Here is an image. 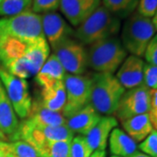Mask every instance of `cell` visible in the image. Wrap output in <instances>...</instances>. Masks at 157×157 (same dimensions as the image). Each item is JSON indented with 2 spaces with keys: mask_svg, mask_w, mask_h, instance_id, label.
Instances as JSON below:
<instances>
[{
  "mask_svg": "<svg viewBox=\"0 0 157 157\" xmlns=\"http://www.w3.org/2000/svg\"><path fill=\"white\" fill-rule=\"evenodd\" d=\"M152 24H153V25H154V27L155 29V31H157V10L155 11V14L154 15V17L151 19Z\"/></svg>",
  "mask_w": 157,
  "mask_h": 157,
  "instance_id": "e575fe53",
  "label": "cell"
},
{
  "mask_svg": "<svg viewBox=\"0 0 157 157\" xmlns=\"http://www.w3.org/2000/svg\"><path fill=\"white\" fill-rule=\"evenodd\" d=\"M0 35L25 41H34L45 38L41 15L29 9L12 17H2L0 18Z\"/></svg>",
  "mask_w": 157,
  "mask_h": 157,
  "instance_id": "5b68a950",
  "label": "cell"
},
{
  "mask_svg": "<svg viewBox=\"0 0 157 157\" xmlns=\"http://www.w3.org/2000/svg\"><path fill=\"white\" fill-rule=\"evenodd\" d=\"M33 123L42 127H57L67 125V119L61 113L51 111L41 103L40 100H36L32 103L28 117L25 118Z\"/></svg>",
  "mask_w": 157,
  "mask_h": 157,
  "instance_id": "2e32d148",
  "label": "cell"
},
{
  "mask_svg": "<svg viewBox=\"0 0 157 157\" xmlns=\"http://www.w3.org/2000/svg\"><path fill=\"white\" fill-rule=\"evenodd\" d=\"M157 10V0H139L137 6V13L142 17H154Z\"/></svg>",
  "mask_w": 157,
  "mask_h": 157,
  "instance_id": "f1b7e54d",
  "label": "cell"
},
{
  "mask_svg": "<svg viewBox=\"0 0 157 157\" xmlns=\"http://www.w3.org/2000/svg\"><path fill=\"white\" fill-rule=\"evenodd\" d=\"M156 131H157V130H156Z\"/></svg>",
  "mask_w": 157,
  "mask_h": 157,
  "instance_id": "ab89813d",
  "label": "cell"
},
{
  "mask_svg": "<svg viewBox=\"0 0 157 157\" xmlns=\"http://www.w3.org/2000/svg\"><path fill=\"white\" fill-rule=\"evenodd\" d=\"M121 30V19L103 6H100L74 32L82 45H92L97 41L116 37Z\"/></svg>",
  "mask_w": 157,
  "mask_h": 157,
  "instance_id": "6da1fadb",
  "label": "cell"
},
{
  "mask_svg": "<svg viewBox=\"0 0 157 157\" xmlns=\"http://www.w3.org/2000/svg\"><path fill=\"white\" fill-rule=\"evenodd\" d=\"M4 147L8 157H39L33 147L24 140L5 142Z\"/></svg>",
  "mask_w": 157,
  "mask_h": 157,
  "instance_id": "7402d4cb",
  "label": "cell"
},
{
  "mask_svg": "<svg viewBox=\"0 0 157 157\" xmlns=\"http://www.w3.org/2000/svg\"><path fill=\"white\" fill-rule=\"evenodd\" d=\"M7 155H8V154H7Z\"/></svg>",
  "mask_w": 157,
  "mask_h": 157,
  "instance_id": "f35d334b",
  "label": "cell"
},
{
  "mask_svg": "<svg viewBox=\"0 0 157 157\" xmlns=\"http://www.w3.org/2000/svg\"><path fill=\"white\" fill-rule=\"evenodd\" d=\"M118 126V121L113 116H101L99 122L85 136L90 148L94 151L105 150L107 140L112 130Z\"/></svg>",
  "mask_w": 157,
  "mask_h": 157,
  "instance_id": "4fadbf2b",
  "label": "cell"
},
{
  "mask_svg": "<svg viewBox=\"0 0 157 157\" xmlns=\"http://www.w3.org/2000/svg\"><path fill=\"white\" fill-rule=\"evenodd\" d=\"M72 140H60L50 143L45 157H70Z\"/></svg>",
  "mask_w": 157,
  "mask_h": 157,
  "instance_id": "d4e9b609",
  "label": "cell"
},
{
  "mask_svg": "<svg viewBox=\"0 0 157 157\" xmlns=\"http://www.w3.org/2000/svg\"><path fill=\"white\" fill-rule=\"evenodd\" d=\"M148 114L153 127L157 130V89L152 90L151 108Z\"/></svg>",
  "mask_w": 157,
  "mask_h": 157,
  "instance_id": "4dcf8cb0",
  "label": "cell"
},
{
  "mask_svg": "<svg viewBox=\"0 0 157 157\" xmlns=\"http://www.w3.org/2000/svg\"><path fill=\"white\" fill-rule=\"evenodd\" d=\"M101 6V0H61L59 10L69 23L78 27Z\"/></svg>",
  "mask_w": 157,
  "mask_h": 157,
  "instance_id": "8fae6325",
  "label": "cell"
},
{
  "mask_svg": "<svg viewBox=\"0 0 157 157\" xmlns=\"http://www.w3.org/2000/svg\"><path fill=\"white\" fill-rule=\"evenodd\" d=\"M152 90L140 85L125 91L114 114L122 122L130 118L148 113L151 108Z\"/></svg>",
  "mask_w": 157,
  "mask_h": 157,
  "instance_id": "9c48e42d",
  "label": "cell"
},
{
  "mask_svg": "<svg viewBox=\"0 0 157 157\" xmlns=\"http://www.w3.org/2000/svg\"><path fill=\"white\" fill-rule=\"evenodd\" d=\"M109 147L113 155L129 157L137 151V144L123 130L115 128L109 135Z\"/></svg>",
  "mask_w": 157,
  "mask_h": 157,
  "instance_id": "d6986e66",
  "label": "cell"
},
{
  "mask_svg": "<svg viewBox=\"0 0 157 157\" xmlns=\"http://www.w3.org/2000/svg\"><path fill=\"white\" fill-rule=\"evenodd\" d=\"M42 30L46 41L52 48L66 39H70L74 31L65 18L57 12H48L41 15Z\"/></svg>",
  "mask_w": 157,
  "mask_h": 157,
  "instance_id": "30bf717a",
  "label": "cell"
},
{
  "mask_svg": "<svg viewBox=\"0 0 157 157\" xmlns=\"http://www.w3.org/2000/svg\"><path fill=\"white\" fill-rule=\"evenodd\" d=\"M125 88L110 73H94L91 78L90 104L100 114L110 116L116 112Z\"/></svg>",
  "mask_w": 157,
  "mask_h": 157,
  "instance_id": "7a4b0ae2",
  "label": "cell"
},
{
  "mask_svg": "<svg viewBox=\"0 0 157 157\" xmlns=\"http://www.w3.org/2000/svg\"><path fill=\"white\" fill-rule=\"evenodd\" d=\"M0 3H1V0H0Z\"/></svg>",
  "mask_w": 157,
  "mask_h": 157,
  "instance_id": "74e56055",
  "label": "cell"
},
{
  "mask_svg": "<svg viewBox=\"0 0 157 157\" xmlns=\"http://www.w3.org/2000/svg\"><path fill=\"white\" fill-rule=\"evenodd\" d=\"M66 73L60 62L52 53L48 57L39 73L35 75V80L42 89L47 88L58 82L63 81Z\"/></svg>",
  "mask_w": 157,
  "mask_h": 157,
  "instance_id": "9a60e30c",
  "label": "cell"
},
{
  "mask_svg": "<svg viewBox=\"0 0 157 157\" xmlns=\"http://www.w3.org/2000/svg\"><path fill=\"white\" fill-rule=\"evenodd\" d=\"M4 143L5 142H0V157H8L7 152L4 147Z\"/></svg>",
  "mask_w": 157,
  "mask_h": 157,
  "instance_id": "d6a6232c",
  "label": "cell"
},
{
  "mask_svg": "<svg viewBox=\"0 0 157 157\" xmlns=\"http://www.w3.org/2000/svg\"><path fill=\"white\" fill-rule=\"evenodd\" d=\"M52 49L67 73L82 75L88 67L87 52L84 45L75 39H66Z\"/></svg>",
  "mask_w": 157,
  "mask_h": 157,
  "instance_id": "ba28073f",
  "label": "cell"
},
{
  "mask_svg": "<svg viewBox=\"0 0 157 157\" xmlns=\"http://www.w3.org/2000/svg\"><path fill=\"white\" fill-rule=\"evenodd\" d=\"M0 80L16 114L22 120L28 117L33 101L26 80L13 76L1 66Z\"/></svg>",
  "mask_w": 157,
  "mask_h": 157,
  "instance_id": "52a82bcc",
  "label": "cell"
},
{
  "mask_svg": "<svg viewBox=\"0 0 157 157\" xmlns=\"http://www.w3.org/2000/svg\"><path fill=\"white\" fill-rule=\"evenodd\" d=\"M138 3L139 0H102L103 6L120 19L132 15Z\"/></svg>",
  "mask_w": 157,
  "mask_h": 157,
  "instance_id": "44dd1931",
  "label": "cell"
},
{
  "mask_svg": "<svg viewBox=\"0 0 157 157\" xmlns=\"http://www.w3.org/2000/svg\"><path fill=\"white\" fill-rule=\"evenodd\" d=\"M87 52V66L97 73L113 74L127 58L121 39L117 37L97 41L89 45Z\"/></svg>",
  "mask_w": 157,
  "mask_h": 157,
  "instance_id": "3957f363",
  "label": "cell"
},
{
  "mask_svg": "<svg viewBox=\"0 0 157 157\" xmlns=\"http://www.w3.org/2000/svg\"><path fill=\"white\" fill-rule=\"evenodd\" d=\"M63 83L66 88L67 101L62 113L64 117L67 119L90 104L91 78L66 73Z\"/></svg>",
  "mask_w": 157,
  "mask_h": 157,
  "instance_id": "8992f818",
  "label": "cell"
},
{
  "mask_svg": "<svg viewBox=\"0 0 157 157\" xmlns=\"http://www.w3.org/2000/svg\"><path fill=\"white\" fill-rule=\"evenodd\" d=\"M33 0H1L0 16L12 17L27 11L32 6Z\"/></svg>",
  "mask_w": 157,
  "mask_h": 157,
  "instance_id": "603a6c76",
  "label": "cell"
},
{
  "mask_svg": "<svg viewBox=\"0 0 157 157\" xmlns=\"http://www.w3.org/2000/svg\"><path fill=\"white\" fill-rule=\"evenodd\" d=\"M101 116L91 104H88L67 119V127L73 134L77 133L79 135L86 136L99 122Z\"/></svg>",
  "mask_w": 157,
  "mask_h": 157,
  "instance_id": "5bb4252c",
  "label": "cell"
},
{
  "mask_svg": "<svg viewBox=\"0 0 157 157\" xmlns=\"http://www.w3.org/2000/svg\"><path fill=\"white\" fill-rule=\"evenodd\" d=\"M144 57L147 64L157 66V34L155 35L147 46Z\"/></svg>",
  "mask_w": 157,
  "mask_h": 157,
  "instance_id": "f546056e",
  "label": "cell"
},
{
  "mask_svg": "<svg viewBox=\"0 0 157 157\" xmlns=\"http://www.w3.org/2000/svg\"><path fill=\"white\" fill-rule=\"evenodd\" d=\"M111 157H119V156H115V155H113V156H111Z\"/></svg>",
  "mask_w": 157,
  "mask_h": 157,
  "instance_id": "8d00e7d4",
  "label": "cell"
},
{
  "mask_svg": "<svg viewBox=\"0 0 157 157\" xmlns=\"http://www.w3.org/2000/svg\"><path fill=\"white\" fill-rule=\"evenodd\" d=\"M67 101L66 88L63 81L58 82L47 88H43L40 101L51 111L62 113Z\"/></svg>",
  "mask_w": 157,
  "mask_h": 157,
  "instance_id": "ffe728a7",
  "label": "cell"
},
{
  "mask_svg": "<svg viewBox=\"0 0 157 157\" xmlns=\"http://www.w3.org/2000/svg\"><path fill=\"white\" fill-rule=\"evenodd\" d=\"M8 140V138L1 130H0V142H7Z\"/></svg>",
  "mask_w": 157,
  "mask_h": 157,
  "instance_id": "d590c367",
  "label": "cell"
},
{
  "mask_svg": "<svg viewBox=\"0 0 157 157\" xmlns=\"http://www.w3.org/2000/svg\"><path fill=\"white\" fill-rule=\"evenodd\" d=\"M142 153L150 157H157V131L154 129L144 140L138 146Z\"/></svg>",
  "mask_w": 157,
  "mask_h": 157,
  "instance_id": "4316f807",
  "label": "cell"
},
{
  "mask_svg": "<svg viewBox=\"0 0 157 157\" xmlns=\"http://www.w3.org/2000/svg\"><path fill=\"white\" fill-rule=\"evenodd\" d=\"M143 85L148 89H157V66L150 64L144 65L143 70Z\"/></svg>",
  "mask_w": 157,
  "mask_h": 157,
  "instance_id": "83f0119b",
  "label": "cell"
},
{
  "mask_svg": "<svg viewBox=\"0 0 157 157\" xmlns=\"http://www.w3.org/2000/svg\"><path fill=\"white\" fill-rule=\"evenodd\" d=\"M61 0H33L32 11L37 14L54 12L59 9Z\"/></svg>",
  "mask_w": 157,
  "mask_h": 157,
  "instance_id": "484cf974",
  "label": "cell"
},
{
  "mask_svg": "<svg viewBox=\"0 0 157 157\" xmlns=\"http://www.w3.org/2000/svg\"><path fill=\"white\" fill-rule=\"evenodd\" d=\"M92 154L93 150L90 148L85 136L73 137L70 147V157H90Z\"/></svg>",
  "mask_w": 157,
  "mask_h": 157,
  "instance_id": "cb8c5ba5",
  "label": "cell"
},
{
  "mask_svg": "<svg viewBox=\"0 0 157 157\" xmlns=\"http://www.w3.org/2000/svg\"><path fill=\"white\" fill-rule=\"evenodd\" d=\"M129 157H150V156H148L147 155L144 154V153H142V152L136 151L134 155H132L131 156H129Z\"/></svg>",
  "mask_w": 157,
  "mask_h": 157,
  "instance_id": "836d02e7",
  "label": "cell"
},
{
  "mask_svg": "<svg viewBox=\"0 0 157 157\" xmlns=\"http://www.w3.org/2000/svg\"><path fill=\"white\" fill-rule=\"evenodd\" d=\"M90 157H106V151L105 150H96L93 152Z\"/></svg>",
  "mask_w": 157,
  "mask_h": 157,
  "instance_id": "1f68e13d",
  "label": "cell"
},
{
  "mask_svg": "<svg viewBox=\"0 0 157 157\" xmlns=\"http://www.w3.org/2000/svg\"><path fill=\"white\" fill-rule=\"evenodd\" d=\"M121 125L126 134H128L135 142L144 140L154 130L148 113L139 114L128 119L122 121Z\"/></svg>",
  "mask_w": 157,
  "mask_h": 157,
  "instance_id": "ac0fdd59",
  "label": "cell"
},
{
  "mask_svg": "<svg viewBox=\"0 0 157 157\" xmlns=\"http://www.w3.org/2000/svg\"><path fill=\"white\" fill-rule=\"evenodd\" d=\"M155 29L150 18L135 12L124 23L121 31V43L128 52L136 57L144 56L147 46L155 36Z\"/></svg>",
  "mask_w": 157,
  "mask_h": 157,
  "instance_id": "277c9868",
  "label": "cell"
},
{
  "mask_svg": "<svg viewBox=\"0 0 157 157\" xmlns=\"http://www.w3.org/2000/svg\"><path fill=\"white\" fill-rule=\"evenodd\" d=\"M144 65L139 57L130 55L125 59L116 73V78L125 89H132L143 84Z\"/></svg>",
  "mask_w": 157,
  "mask_h": 157,
  "instance_id": "7c38bea8",
  "label": "cell"
},
{
  "mask_svg": "<svg viewBox=\"0 0 157 157\" xmlns=\"http://www.w3.org/2000/svg\"><path fill=\"white\" fill-rule=\"evenodd\" d=\"M18 125L17 114L0 80V130L10 139L17 131Z\"/></svg>",
  "mask_w": 157,
  "mask_h": 157,
  "instance_id": "e0dca14e",
  "label": "cell"
}]
</instances>
